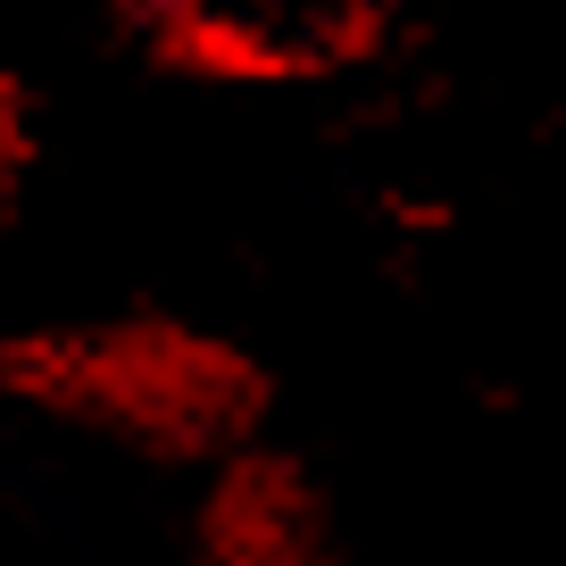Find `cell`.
Instances as JSON below:
<instances>
[{
	"mask_svg": "<svg viewBox=\"0 0 566 566\" xmlns=\"http://www.w3.org/2000/svg\"><path fill=\"white\" fill-rule=\"evenodd\" d=\"M150 9H200V0H150Z\"/></svg>",
	"mask_w": 566,
	"mask_h": 566,
	"instance_id": "1",
	"label": "cell"
}]
</instances>
